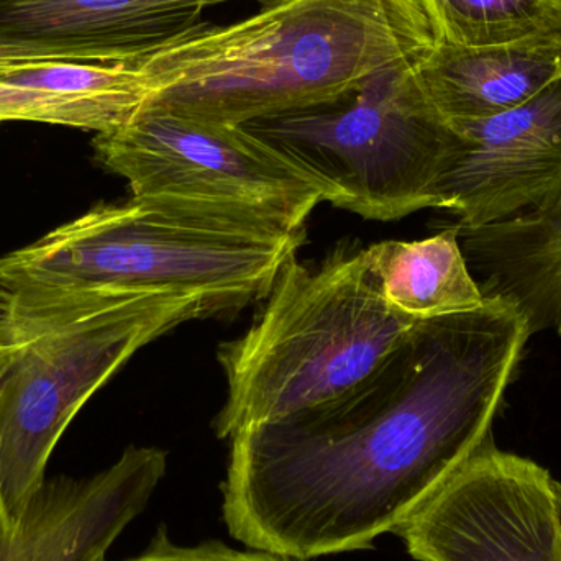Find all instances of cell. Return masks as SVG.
<instances>
[{"label":"cell","mask_w":561,"mask_h":561,"mask_svg":"<svg viewBox=\"0 0 561 561\" xmlns=\"http://www.w3.org/2000/svg\"><path fill=\"white\" fill-rule=\"evenodd\" d=\"M529 339L501 299L421 320L339 398L233 435L230 536L299 561L371 549L493 437Z\"/></svg>","instance_id":"cell-1"},{"label":"cell","mask_w":561,"mask_h":561,"mask_svg":"<svg viewBox=\"0 0 561 561\" xmlns=\"http://www.w3.org/2000/svg\"><path fill=\"white\" fill-rule=\"evenodd\" d=\"M434 45L415 0H268L131 65L147 76L148 107L240 127L335 98Z\"/></svg>","instance_id":"cell-2"},{"label":"cell","mask_w":561,"mask_h":561,"mask_svg":"<svg viewBox=\"0 0 561 561\" xmlns=\"http://www.w3.org/2000/svg\"><path fill=\"white\" fill-rule=\"evenodd\" d=\"M207 317L199 299L170 290L0 287V332L12 346L0 382V477L13 523L82 405L138 350Z\"/></svg>","instance_id":"cell-3"},{"label":"cell","mask_w":561,"mask_h":561,"mask_svg":"<svg viewBox=\"0 0 561 561\" xmlns=\"http://www.w3.org/2000/svg\"><path fill=\"white\" fill-rule=\"evenodd\" d=\"M306 233H280L180 204H99L0 256L7 289L170 290L220 316L265 300Z\"/></svg>","instance_id":"cell-4"},{"label":"cell","mask_w":561,"mask_h":561,"mask_svg":"<svg viewBox=\"0 0 561 561\" xmlns=\"http://www.w3.org/2000/svg\"><path fill=\"white\" fill-rule=\"evenodd\" d=\"M382 297L365 250L312 270L284 265L245 335L219 348L227 399L219 438L339 398L371 375L419 325Z\"/></svg>","instance_id":"cell-5"},{"label":"cell","mask_w":561,"mask_h":561,"mask_svg":"<svg viewBox=\"0 0 561 561\" xmlns=\"http://www.w3.org/2000/svg\"><path fill=\"white\" fill-rule=\"evenodd\" d=\"M417 61L240 127L302 170L322 191L323 203L373 220L440 209L438 183L458 135L425 94Z\"/></svg>","instance_id":"cell-6"},{"label":"cell","mask_w":561,"mask_h":561,"mask_svg":"<svg viewBox=\"0 0 561 561\" xmlns=\"http://www.w3.org/2000/svg\"><path fill=\"white\" fill-rule=\"evenodd\" d=\"M95 160L127 180L131 196L164 201L280 233H306L320 187L239 125L144 105L92 138Z\"/></svg>","instance_id":"cell-7"},{"label":"cell","mask_w":561,"mask_h":561,"mask_svg":"<svg viewBox=\"0 0 561 561\" xmlns=\"http://www.w3.org/2000/svg\"><path fill=\"white\" fill-rule=\"evenodd\" d=\"M553 481L491 437L392 534L417 561H561Z\"/></svg>","instance_id":"cell-8"},{"label":"cell","mask_w":561,"mask_h":561,"mask_svg":"<svg viewBox=\"0 0 561 561\" xmlns=\"http://www.w3.org/2000/svg\"><path fill=\"white\" fill-rule=\"evenodd\" d=\"M448 124L458 147L438 197L463 229L510 219L560 190L561 76L503 114Z\"/></svg>","instance_id":"cell-9"},{"label":"cell","mask_w":561,"mask_h":561,"mask_svg":"<svg viewBox=\"0 0 561 561\" xmlns=\"http://www.w3.org/2000/svg\"><path fill=\"white\" fill-rule=\"evenodd\" d=\"M229 2L240 0H0V61H137Z\"/></svg>","instance_id":"cell-10"},{"label":"cell","mask_w":561,"mask_h":561,"mask_svg":"<svg viewBox=\"0 0 561 561\" xmlns=\"http://www.w3.org/2000/svg\"><path fill=\"white\" fill-rule=\"evenodd\" d=\"M167 465L161 448L128 447L92 477L45 480L0 540V561H107L115 540L147 510Z\"/></svg>","instance_id":"cell-11"},{"label":"cell","mask_w":561,"mask_h":561,"mask_svg":"<svg viewBox=\"0 0 561 561\" xmlns=\"http://www.w3.org/2000/svg\"><path fill=\"white\" fill-rule=\"evenodd\" d=\"M460 245L484 299L517 307L530 336H561V187L510 219L460 227Z\"/></svg>","instance_id":"cell-12"},{"label":"cell","mask_w":561,"mask_h":561,"mask_svg":"<svg viewBox=\"0 0 561 561\" xmlns=\"http://www.w3.org/2000/svg\"><path fill=\"white\" fill-rule=\"evenodd\" d=\"M425 94L447 122L503 114L561 76V36L461 48L435 43L417 61Z\"/></svg>","instance_id":"cell-13"},{"label":"cell","mask_w":561,"mask_h":561,"mask_svg":"<svg viewBox=\"0 0 561 561\" xmlns=\"http://www.w3.org/2000/svg\"><path fill=\"white\" fill-rule=\"evenodd\" d=\"M365 253L382 297L405 316L434 319L486 302L468 268L458 224L415 242L376 243Z\"/></svg>","instance_id":"cell-14"},{"label":"cell","mask_w":561,"mask_h":561,"mask_svg":"<svg viewBox=\"0 0 561 561\" xmlns=\"http://www.w3.org/2000/svg\"><path fill=\"white\" fill-rule=\"evenodd\" d=\"M435 43L480 48L561 36V0H415Z\"/></svg>","instance_id":"cell-15"},{"label":"cell","mask_w":561,"mask_h":561,"mask_svg":"<svg viewBox=\"0 0 561 561\" xmlns=\"http://www.w3.org/2000/svg\"><path fill=\"white\" fill-rule=\"evenodd\" d=\"M128 121L130 118L127 115L98 102L66 98L0 81V124L36 122L105 134L122 127Z\"/></svg>","instance_id":"cell-16"},{"label":"cell","mask_w":561,"mask_h":561,"mask_svg":"<svg viewBox=\"0 0 561 561\" xmlns=\"http://www.w3.org/2000/svg\"><path fill=\"white\" fill-rule=\"evenodd\" d=\"M124 561H290L266 550H237L220 540H206L199 546H178L168 536L164 524L158 527L153 539L140 556Z\"/></svg>","instance_id":"cell-17"},{"label":"cell","mask_w":561,"mask_h":561,"mask_svg":"<svg viewBox=\"0 0 561 561\" xmlns=\"http://www.w3.org/2000/svg\"><path fill=\"white\" fill-rule=\"evenodd\" d=\"M12 517H10L9 510H7L5 497H3L2 477H0V540L7 539L13 530Z\"/></svg>","instance_id":"cell-18"},{"label":"cell","mask_w":561,"mask_h":561,"mask_svg":"<svg viewBox=\"0 0 561 561\" xmlns=\"http://www.w3.org/2000/svg\"><path fill=\"white\" fill-rule=\"evenodd\" d=\"M553 488H556L557 503H559V511L561 517V483L560 481H553Z\"/></svg>","instance_id":"cell-19"}]
</instances>
